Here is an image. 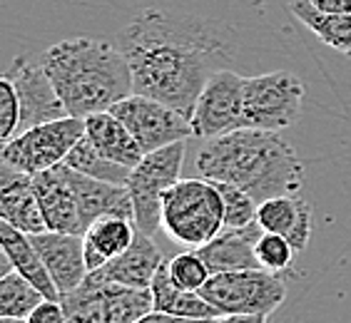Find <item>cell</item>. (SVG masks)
Returning a JSON list of instances; mask_svg holds the SVG:
<instances>
[{"mask_svg":"<svg viewBox=\"0 0 351 323\" xmlns=\"http://www.w3.org/2000/svg\"><path fill=\"white\" fill-rule=\"evenodd\" d=\"M117 47L130 62L135 94L165 102L187 117L207 80L237 55L222 25L157 8H145L122 27Z\"/></svg>","mask_w":351,"mask_h":323,"instance_id":"cell-1","label":"cell"},{"mask_svg":"<svg viewBox=\"0 0 351 323\" xmlns=\"http://www.w3.org/2000/svg\"><path fill=\"white\" fill-rule=\"evenodd\" d=\"M195 167L210 182L244 189L257 204L297 194L304 184V167L279 132L242 127L230 135L204 140Z\"/></svg>","mask_w":351,"mask_h":323,"instance_id":"cell-2","label":"cell"},{"mask_svg":"<svg viewBox=\"0 0 351 323\" xmlns=\"http://www.w3.org/2000/svg\"><path fill=\"white\" fill-rule=\"evenodd\" d=\"M43 68L53 80L70 117L85 120L112 109L135 94L132 70L120 47L95 38H70L50 45Z\"/></svg>","mask_w":351,"mask_h":323,"instance_id":"cell-3","label":"cell"},{"mask_svg":"<svg viewBox=\"0 0 351 323\" xmlns=\"http://www.w3.org/2000/svg\"><path fill=\"white\" fill-rule=\"evenodd\" d=\"M162 229L172 242L202 249L224 229L222 192L210 179H180L162 196Z\"/></svg>","mask_w":351,"mask_h":323,"instance_id":"cell-4","label":"cell"},{"mask_svg":"<svg viewBox=\"0 0 351 323\" xmlns=\"http://www.w3.org/2000/svg\"><path fill=\"white\" fill-rule=\"evenodd\" d=\"M199 294L222 316H269L287 298V283L267 269L224 271L212 274Z\"/></svg>","mask_w":351,"mask_h":323,"instance_id":"cell-5","label":"cell"},{"mask_svg":"<svg viewBox=\"0 0 351 323\" xmlns=\"http://www.w3.org/2000/svg\"><path fill=\"white\" fill-rule=\"evenodd\" d=\"M65 306V323H135L152 311V294L128 289L90 274L75 291L60 296Z\"/></svg>","mask_w":351,"mask_h":323,"instance_id":"cell-6","label":"cell"},{"mask_svg":"<svg viewBox=\"0 0 351 323\" xmlns=\"http://www.w3.org/2000/svg\"><path fill=\"white\" fill-rule=\"evenodd\" d=\"M82 135H85V120H77V117L45 122L38 127L23 129L10 142H5L0 152V162L35 177L45 169L65 164Z\"/></svg>","mask_w":351,"mask_h":323,"instance_id":"cell-7","label":"cell"},{"mask_svg":"<svg viewBox=\"0 0 351 323\" xmlns=\"http://www.w3.org/2000/svg\"><path fill=\"white\" fill-rule=\"evenodd\" d=\"M184 144L187 142H177L157 152H149L130 172L128 192L132 199V209H135V224L137 229L149 236H155V231L162 227L165 192L180 182Z\"/></svg>","mask_w":351,"mask_h":323,"instance_id":"cell-8","label":"cell"},{"mask_svg":"<svg viewBox=\"0 0 351 323\" xmlns=\"http://www.w3.org/2000/svg\"><path fill=\"white\" fill-rule=\"evenodd\" d=\"M304 85L297 75L274 73L244 77V127L282 132L302 115Z\"/></svg>","mask_w":351,"mask_h":323,"instance_id":"cell-9","label":"cell"},{"mask_svg":"<svg viewBox=\"0 0 351 323\" xmlns=\"http://www.w3.org/2000/svg\"><path fill=\"white\" fill-rule=\"evenodd\" d=\"M112 112L128 125L145 155L195 137L187 115L145 94H130L128 100L117 102Z\"/></svg>","mask_w":351,"mask_h":323,"instance_id":"cell-10","label":"cell"},{"mask_svg":"<svg viewBox=\"0 0 351 323\" xmlns=\"http://www.w3.org/2000/svg\"><path fill=\"white\" fill-rule=\"evenodd\" d=\"M195 137L215 140L244 127V77L224 68L212 75L189 117Z\"/></svg>","mask_w":351,"mask_h":323,"instance_id":"cell-11","label":"cell"},{"mask_svg":"<svg viewBox=\"0 0 351 323\" xmlns=\"http://www.w3.org/2000/svg\"><path fill=\"white\" fill-rule=\"evenodd\" d=\"M5 77H10L15 92H18V100H21V132L45 125V122L70 117L53 80L47 77L43 62L35 65L27 57H15L13 65L8 68Z\"/></svg>","mask_w":351,"mask_h":323,"instance_id":"cell-12","label":"cell"},{"mask_svg":"<svg viewBox=\"0 0 351 323\" xmlns=\"http://www.w3.org/2000/svg\"><path fill=\"white\" fill-rule=\"evenodd\" d=\"M30 242L40 254L60 296L75 291L90 276L88 263H85V239L80 234L40 231V234H30Z\"/></svg>","mask_w":351,"mask_h":323,"instance_id":"cell-13","label":"cell"},{"mask_svg":"<svg viewBox=\"0 0 351 323\" xmlns=\"http://www.w3.org/2000/svg\"><path fill=\"white\" fill-rule=\"evenodd\" d=\"M35 194L40 202L45 216L47 231H62V234H85L80 222V209L75 199V189L70 184V167L58 164L33 177Z\"/></svg>","mask_w":351,"mask_h":323,"instance_id":"cell-14","label":"cell"},{"mask_svg":"<svg viewBox=\"0 0 351 323\" xmlns=\"http://www.w3.org/2000/svg\"><path fill=\"white\" fill-rule=\"evenodd\" d=\"M0 216L25 234L47 231L33 177L0 162Z\"/></svg>","mask_w":351,"mask_h":323,"instance_id":"cell-15","label":"cell"},{"mask_svg":"<svg viewBox=\"0 0 351 323\" xmlns=\"http://www.w3.org/2000/svg\"><path fill=\"white\" fill-rule=\"evenodd\" d=\"M264 229L257 222L250 227H224L207 246H202L199 256L210 266L212 274L242 269H262L257 259V242Z\"/></svg>","mask_w":351,"mask_h":323,"instance_id":"cell-16","label":"cell"},{"mask_svg":"<svg viewBox=\"0 0 351 323\" xmlns=\"http://www.w3.org/2000/svg\"><path fill=\"white\" fill-rule=\"evenodd\" d=\"M165 263V256L160 251L152 236L145 231H137L135 242L128 251L117 259H112L110 263H105L100 271H95V276L110 283H120L128 289H142L149 291L152 279Z\"/></svg>","mask_w":351,"mask_h":323,"instance_id":"cell-17","label":"cell"},{"mask_svg":"<svg viewBox=\"0 0 351 323\" xmlns=\"http://www.w3.org/2000/svg\"><path fill=\"white\" fill-rule=\"evenodd\" d=\"M70 184L75 189V199L80 209L82 229H88L90 224L102 216H122V219L135 222V209H132L128 187L100 182V179L85 177L75 169H70Z\"/></svg>","mask_w":351,"mask_h":323,"instance_id":"cell-18","label":"cell"},{"mask_svg":"<svg viewBox=\"0 0 351 323\" xmlns=\"http://www.w3.org/2000/svg\"><path fill=\"white\" fill-rule=\"evenodd\" d=\"M257 224L269 234L284 236L297 251H304L311 239V207L299 192L274 196L259 204Z\"/></svg>","mask_w":351,"mask_h":323,"instance_id":"cell-19","label":"cell"},{"mask_svg":"<svg viewBox=\"0 0 351 323\" xmlns=\"http://www.w3.org/2000/svg\"><path fill=\"white\" fill-rule=\"evenodd\" d=\"M85 137L90 140L97 152L108 159L117 162L122 167H137L145 157V152L140 149V144L135 142L132 132L128 129V125L112 112H95V115L85 117Z\"/></svg>","mask_w":351,"mask_h":323,"instance_id":"cell-20","label":"cell"},{"mask_svg":"<svg viewBox=\"0 0 351 323\" xmlns=\"http://www.w3.org/2000/svg\"><path fill=\"white\" fill-rule=\"evenodd\" d=\"M137 231H140L137 224L132 219H122V216H102V219L90 224L82 234L85 263H88L90 274L100 271L105 263L125 254L135 242Z\"/></svg>","mask_w":351,"mask_h":323,"instance_id":"cell-21","label":"cell"},{"mask_svg":"<svg viewBox=\"0 0 351 323\" xmlns=\"http://www.w3.org/2000/svg\"><path fill=\"white\" fill-rule=\"evenodd\" d=\"M0 246H3V254L10 259L13 269L33 283L47 301H60V291H58L55 281L50 279V274H47L38 249H35L33 242H30V234L15 229L13 224H8L5 219H0Z\"/></svg>","mask_w":351,"mask_h":323,"instance_id":"cell-22","label":"cell"},{"mask_svg":"<svg viewBox=\"0 0 351 323\" xmlns=\"http://www.w3.org/2000/svg\"><path fill=\"white\" fill-rule=\"evenodd\" d=\"M149 294H152V309L155 311H165V313H172V316H180V318H195V321L224 318L202 294L177 289L175 283L169 281L167 261L162 263V269L157 271L155 279H152Z\"/></svg>","mask_w":351,"mask_h":323,"instance_id":"cell-23","label":"cell"},{"mask_svg":"<svg viewBox=\"0 0 351 323\" xmlns=\"http://www.w3.org/2000/svg\"><path fill=\"white\" fill-rule=\"evenodd\" d=\"M291 15L302 25H306L324 45L334 47L337 53L351 55V13L326 15L319 13L309 0H287Z\"/></svg>","mask_w":351,"mask_h":323,"instance_id":"cell-24","label":"cell"},{"mask_svg":"<svg viewBox=\"0 0 351 323\" xmlns=\"http://www.w3.org/2000/svg\"><path fill=\"white\" fill-rule=\"evenodd\" d=\"M65 164L85 177H93V179H100V182H110V184H122V187H128L130 172H132V169L122 167V164L108 159V157H102L100 152L90 144V140L85 135H82V140L73 147V152L68 155Z\"/></svg>","mask_w":351,"mask_h":323,"instance_id":"cell-25","label":"cell"},{"mask_svg":"<svg viewBox=\"0 0 351 323\" xmlns=\"http://www.w3.org/2000/svg\"><path fill=\"white\" fill-rule=\"evenodd\" d=\"M43 301L45 296L23 274L10 271L0 276V316L27 318Z\"/></svg>","mask_w":351,"mask_h":323,"instance_id":"cell-26","label":"cell"},{"mask_svg":"<svg viewBox=\"0 0 351 323\" xmlns=\"http://www.w3.org/2000/svg\"><path fill=\"white\" fill-rule=\"evenodd\" d=\"M167 274H169V281L175 283L177 289L197 291V294L204 289V283L210 281L212 276L210 266L204 263V259L199 256L197 249L172 256L167 261Z\"/></svg>","mask_w":351,"mask_h":323,"instance_id":"cell-27","label":"cell"},{"mask_svg":"<svg viewBox=\"0 0 351 323\" xmlns=\"http://www.w3.org/2000/svg\"><path fill=\"white\" fill-rule=\"evenodd\" d=\"M222 192L224 202V227H250L257 222V209L259 204L252 199L244 189L232 187V184L215 182Z\"/></svg>","mask_w":351,"mask_h":323,"instance_id":"cell-28","label":"cell"},{"mask_svg":"<svg viewBox=\"0 0 351 323\" xmlns=\"http://www.w3.org/2000/svg\"><path fill=\"white\" fill-rule=\"evenodd\" d=\"M294 254H297V249H294L284 236L269 234V231H264V234L259 236L257 259L262 269L271 271V274H282V271H287L291 266Z\"/></svg>","mask_w":351,"mask_h":323,"instance_id":"cell-29","label":"cell"},{"mask_svg":"<svg viewBox=\"0 0 351 323\" xmlns=\"http://www.w3.org/2000/svg\"><path fill=\"white\" fill-rule=\"evenodd\" d=\"M21 132V100L10 77H0V142L5 144Z\"/></svg>","mask_w":351,"mask_h":323,"instance_id":"cell-30","label":"cell"},{"mask_svg":"<svg viewBox=\"0 0 351 323\" xmlns=\"http://www.w3.org/2000/svg\"><path fill=\"white\" fill-rule=\"evenodd\" d=\"M65 321H68V316H65L62 301H47V298L27 316V323H65Z\"/></svg>","mask_w":351,"mask_h":323,"instance_id":"cell-31","label":"cell"},{"mask_svg":"<svg viewBox=\"0 0 351 323\" xmlns=\"http://www.w3.org/2000/svg\"><path fill=\"white\" fill-rule=\"evenodd\" d=\"M309 3L317 8L319 13H326V15L351 13V0H309Z\"/></svg>","mask_w":351,"mask_h":323,"instance_id":"cell-32","label":"cell"},{"mask_svg":"<svg viewBox=\"0 0 351 323\" xmlns=\"http://www.w3.org/2000/svg\"><path fill=\"white\" fill-rule=\"evenodd\" d=\"M135 323H202V321H195V318H180V316H172V313H165V311H147L145 316H140Z\"/></svg>","mask_w":351,"mask_h":323,"instance_id":"cell-33","label":"cell"},{"mask_svg":"<svg viewBox=\"0 0 351 323\" xmlns=\"http://www.w3.org/2000/svg\"><path fill=\"white\" fill-rule=\"evenodd\" d=\"M222 323H267V316H244V313H239V316H224Z\"/></svg>","mask_w":351,"mask_h":323,"instance_id":"cell-34","label":"cell"},{"mask_svg":"<svg viewBox=\"0 0 351 323\" xmlns=\"http://www.w3.org/2000/svg\"><path fill=\"white\" fill-rule=\"evenodd\" d=\"M0 323H27V318H10V316H0Z\"/></svg>","mask_w":351,"mask_h":323,"instance_id":"cell-35","label":"cell"},{"mask_svg":"<svg viewBox=\"0 0 351 323\" xmlns=\"http://www.w3.org/2000/svg\"><path fill=\"white\" fill-rule=\"evenodd\" d=\"M202 323H222V318H215V321H202Z\"/></svg>","mask_w":351,"mask_h":323,"instance_id":"cell-36","label":"cell"},{"mask_svg":"<svg viewBox=\"0 0 351 323\" xmlns=\"http://www.w3.org/2000/svg\"><path fill=\"white\" fill-rule=\"evenodd\" d=\"M284 3H287V0H284Z\"/></svg>","mask_w":351,"mask_h":323,"instance_id":"cell-37","label":"cell"}]
</instances>
